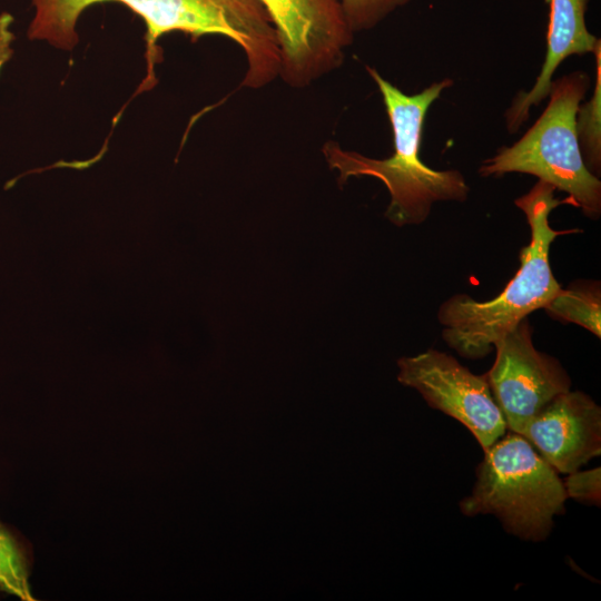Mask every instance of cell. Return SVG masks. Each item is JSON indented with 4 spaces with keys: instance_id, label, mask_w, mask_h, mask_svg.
I'll return each mask as SVG.
<instances>
[{
    "instance_id": "52a82bcc",
    "label": "cell",
    "mask_w": 601,
    "mask_h": 601,
    "mask_svg": "<svg viewBox=\"0 0 601 601\" xmlns=\"http://www.w3.org/2000/svg\"><path fill=\"white\" fill-rule=\"evenodd\" d=\"M397 380L433 408L462 423L483 450L504 435L505 418L485 375H475L451 355L427 349L397 361Z\"/></svg>"
},
{
    "instance_id": "277c9868",
    "label": "cell",
    "mask_w": 601,
    "mask_h": 601,
    "mask_svg": "<svg viewBox=\"0 0 601 601\" xmlns=\"http://www.w3.org/2000/svg\"><path fill=\"white\" fill-rule=\"evenodd\" d=\"M590 77L574 71L552 80L549 104L534 125L512 146H503L482 161V177L529 174L564 191L573 206L598 219L601 181L585 166L577 134V112L589 89Z\"/></svg>"
},
{
    "instance_id": "9c48e42d",
    "label": "cell",
    "mask_w": 601,
    "mask_h": 601,
    "mask_svg": "<svg viewBox=\"0 0 601 601\" xmlns=\"http://www.w3.org/2000/svg\"><path fill=\"white\" fill-rule=\"evenodd\" d=\"M521 435L555 471L570 474L601 452V410L587 394L568 391L533 416Z\"/></svg>"
},
{
    "instance_id": "5bb4252c",
    "label": "cell",
    "mask_w": 601,
    "mask_h": 601,
    "mask_svg": "<svg viewBox=\"0 0 601 601\" xmlns=\"http://www.w3.org/2000/svg\"><path fill=\"white\" fill-rule=\"evenodd\" d=\"M412 0H338L346 22L355 35L380 24L396 9Z\"/></svg>"
},
{
    "instance_id": "3957f363",
    "label": "cell",
    "mask_w": 601,
    "mask_h": 601,
    "mask_svg": "<svg viewBox=\"0 0 601 601\" xmlns=\"http://www.w3.org/2000/svg\"><path fill=\"white\" fill-rule=\"evenodd\" d=\"M556 189L539 180L531 190L515 199L531 230V240L520 252V268L494 298L479 302L466 294H455L437 311L444 342L465 358H482L529 314L544 308L561 286L550 266L551 244L560 235L577 230H555L550 226V213L566 197H554Z\"/></svg>"
},
{
    "instance_id": "9a60e30c",
    "label": "cell",
    "mask_w": 601,
    "mask_h": 601,
    "mask_svg": "<svg viewBox=\"0 0 601 601\" xmlns=\"http://www.w3.org/2000/svg\"><path fill=\"white\" fill-rule=\"evenodd\" d=\"M566 496L573 500L600 505L601 499V472L600 467L570 473L563 483Z\"/></svg>"
},
{
    "instance_id": "8fae6325",
    "label": "cell",
    "mask_w": 601,
    "mask_h": 601,
    "mask_svg": "<svg viewBox=\"0 0 601 601\" xmlns=\"http://www.w3.org/2000/svg\"><path fill=\"white\" fill-rule=\"evenodd\" d=\"M554 319L574 323L601 335V293L597 283H579L560 292L543 308Z\"/></svg>"
},
{
    "instance_id": "7c38bea8",
    "label": "cell",
    "mask_w": 601,
    "mask_h": 601,
    "mask_svg": "<svg viewBox=\"0 0 601 601\" xmlns=\"http://www.w3.org/2000/svg\"><path fill=\"white\" fill-rule=\"evenodd\" d=\"M31 563L29 543L0 521V592L35 601L29 582Z\"/></svg>"
},
{
    "instance_id": "4fadbf2b",
    "label": "cell",
    "mask_w": 601,
    "mask_h": 601,
    "mask_svg": "<svg viewBox=\"0 0 601 601\" xmlns=\"http://www.w3.org/2000/svg\"><path fill=\"white\" fill-rule=\"evenodd\" d=\"M597 63L594 91L577 112V134L587 168L599 176L601 168V43L593 52Z\"/></svg>"
},
{
    "instance_id": "7a4b0ae2",
    "label": "cell",
    "mask_w": 601,
    "mask_h": 601,
    "mask_svg": "<svg viewBox=\"0 0 601 601\" xmlns=\"http://www.w3.org/2000/svg\"><path fill=\"white\" fill-rule=\"evenodd\" d=\"M366 70L382 95L393 131L394 152L388 158L374 159L344 150L333 140L327 141L323 154L328 167L338 170V185H344L351 177L380 179L391 196L385 217L396 226L423 223L434 203L465 201L470 188L461 171L432 169L420 157L427 111L453 80L445 78L421 92L406 95L375 68L366 66Z\"/></svg>"
},
{
    "instance_id": "6da1fadb",
    "label": "cell",
    "mask_w": 601,
    "mask_h": 601,
    "mask_svg": "<svg viewBox=\"0 0 601 601\" xmlns=\"http://www.w3.org/2000/svg\"><path fill=\"white\" fill-rule=\"evenodd\" d=\"M107 1L128 7L146 23L148 73L139 91L155 85L154 66L160 58L157 42L173 31L187 33L193 41L206 35H220L235 41L247 61L240 82L244 88L258 89L279 77L277 31L258 0H31L35 16L28 38L71 50L78 43L76 26L80 14L88 7Z\"/></svg>"
},
{
    "instance_id": "2e32d148",
    "label": "cell",
    "mask_w": 601,
    "mask_h": 601,
    "mask_svg": "<svg viewBox=\"0 0 601 601\" xmlns=\"http://www.w3.org/2000/svg\"><path fill=\"white\" fill-rule=\"evenodd\" d=\"M13 17L9 12L0 13V71L11 58L14 35L11 31Z\"/></svg>"
},
{
    "instance_id": "ba28073f",
    "label": "cell",
    "mask_w": 601,
    "mask_h": 601,
    "mask_svg": "<svg viewBox=\"0 0 601 601\" xmlns=\"http://www.w3.org/2000/svg\"><path fill=\"white\" fill-rule=\"evenodd\" d=\"M494 348V363L484 375L506 427L522 434L549 402L570 391L571 380L556 358L534 347L526 318L508 332Z\"/></svg>"
},
{
    "instance_id": "30bf717a",
    "label": "cell",
    "mask_w": 601,
    "mask_h": 601,
    "mask_svg": "<svg viewBox=\"0 0 601 601\" xmlns=\"http://www.w3.org/2000/svg\"><path fill=\"white\" fill-rule=\"evenodd\" d=\"M589 0H549L546 53L533 87L515 95L505 111L509 132H516L529 119L530 109L539 106L548 95L558 67L570 56L593 52L601 43L585 24Z\"/></svg>"
},
{
    "instance_id": "8992f818",
    "label": "cell",
    "mask_w": 601,
    "mask_h": 601,
    "mask_svg": "<svg viewBox=\"0 0 601 601\" xmlns=\"http://www.w3.org/2000/svg\"><path fill=\"white\" fill-rule=\"evenodd\" d=\"M276 28L280 47L279 77L305 88L339 68L353 42L338 0H258Z\"/></svg>"
},
{
    "instance_id": "5b68a950",
    "label": "cell",
    "mask_w": 601,
    "mask_h": 601,
    "mask_svg": "<svg viewBox=\"0 0 601 601\" xmlns=\"http://www.w3.org/2000/svg\"><path fill=\"white\" fill-rule=\"evenodd\" d=\"M476 476L461 511L467 516L493 514L523 540H544L553 518L564 510L563 482L521 434L511 431L485 449Z\"/></svg>"
}]
</instances>
